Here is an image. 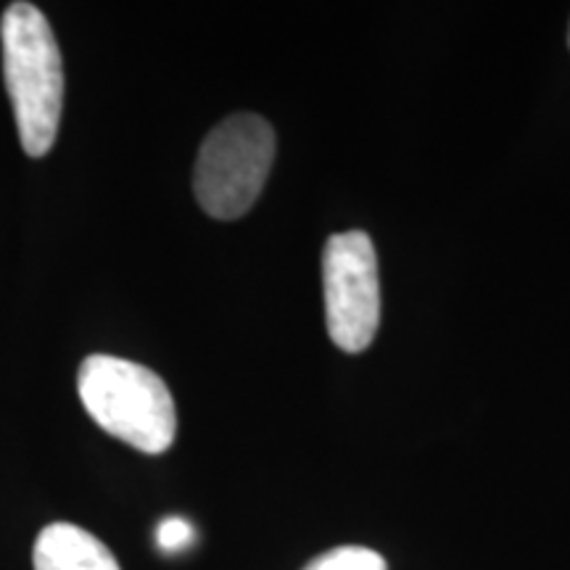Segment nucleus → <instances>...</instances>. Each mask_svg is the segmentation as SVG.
Here are the masks:
<instances>
[{
    "instance_id": "f257e3e1",
    "label": "nucleus",
    "mask_w": 570,
    "mask_h": 570,
    "mask_svg": "<svg viewBox=\"0 0 570 570\" xmlns=\"http://www.w3.org/2000/svg\"><path fill=\"white\" fill-rule=\"evenodd\" d=\"M3 80L21 148L40 159L53 148L63 111V63L56 35L38 6L11 3L0 21Z\"/></svg>"
},
{
    "instance_id": "f03ea898",
    "label": "nucleus",
    "mask_w": 570,
    "mask_h": 570,
    "mask_svg": "<svg viewBox=\"0 0 570 570\" xmlns=\"http://www.w3.org/2000/svg\"><path fill=\"white\" fill-rule=\"evenodd\" d=\"M77 391L88 415L114 439L146 454H161L177 433L175 399L154 370L111 354H90Z\"/></svg>"
},
{
    "instance_id": "7ed1b4c3",
    "label": "nucleus",
    "mask_w": 570,
    "mask_h": 570,
    "mask_svg": "<svg viewBox=\"0 0 570 570\" xmlns=\"http://www.w3.org/2000/svg\"><path fill=\"white\" fill-rule=\"evenodd\" d=\"M275 161V132L256 114H233L206 135L194 169V190L214 219H238L265 190Z\"/></svg>"
},
{
    "instance_id": "20e7f679",
    "label": "nucleus",
    "mask_w": 570,
    "mask_h": 570,
    "mask_svg": "<svg viewBox=\"0 0 570 570\" xmlns=\"http://www.w3.org/2000/svg\"><path fill=\"white\" fill-rule=\"evenodd\" d=\"M327 336L341 352L360 354L381 325V277L367 233L331 235L323 254Z\"/></svg>"
},
{
    "instance_id": "39448f33",
    "label": "nucleus",
    "mask_w": 570,
    "mask_h": 570,
    "mask_svg": "<svg viewBox=\"0 0 570 570\" xmlns=\"http://www.w3.org/2000/svg\"><path fill=\"white\" fill-rule=\"evenodd\" d=\"M35 570H122L101 539L75 523H51L32 552Z\"/></svg>"
},
{
    "instance_id": "423d86ee",
    "label": "nucleus",
    "mask_w": 570,
    "mask_h": 570,
    "mask_svg": "<svg viewBox=\"0 0 570 570\" xmlns=\"http://www.w3.org/2000/svg\"><path fill=\"white\" fill-rule=\"evenodd\" d=\"M304 570H389L381 554L367 547H338L320 554Z\"/></svg>"
},
{
    "instance_id": "0eeeda50",
    "label": "nucleus",
    "mask_w": 570,
    "mask_h": 570,
    "mask_svg": "<svg viewBox=\"0 0 570 570\" xmlns=\"http://www.w3.org/2000/svg\"><path fill=\"white\" fill-rule=\"evenodd\" d=\"M194 539H196L194 525H190L185 518H164L159 529H156V544H159V550L167 554L185 552L190 544H194Z\"/></svg>"
},
{
    "instance_id": "6e6552de",
    "label": "nucleus",
    "mask_w": 570,
    "mask_h": 570,
    "mask_svg": "<svg viewBox=\"0 0 570 570\" xmlns=\"http://www.w3.org/2000/svg\"><path fill=\"white\" fill-rule=\"evenodd\" d=\"M568 46H570V32H568Z\"/></svg>"
}]
</instances>
